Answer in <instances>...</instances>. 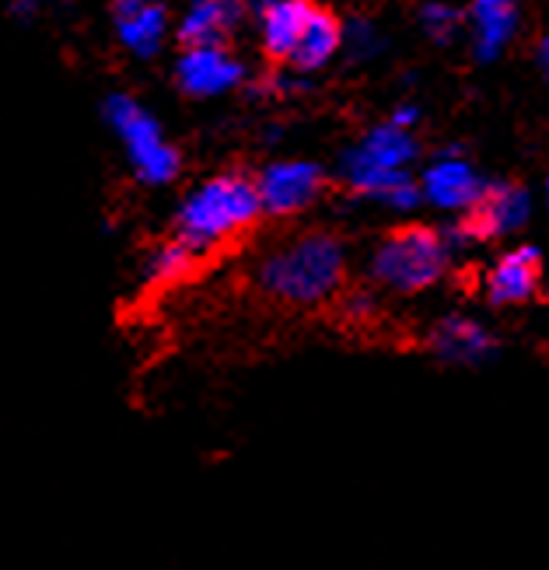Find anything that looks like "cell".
I'll return each mask as SVG.
<instances>
[{"mask_svg":"<svg viewBox=\"0 0 549 570\" xmlns=\"http://www.w3.org/2000/svg\"><path fill=\"white\" fill-rule=\"evenodd\" d=\"M546 207H549V183H546Z\"/></svg>","mask_w":549,"mask_h":570,"instance_id":"cell-23","label":"cell"},{"mask_svg":"<svg viewBox=\"0 0 549 570\" xmlns=\"http://www.w3.org/2000/svg\"><path fill=\"white\" fill-rule=\"evenodd\" d=\"M448 266H452V249H448V242L438 228L403 225L374 242L364 274L371 291L413 297L438 287L448 274Z\"/></svg>","mask_w":549,"mask_h":570,"instance_id":"cell-3","label":"cell"},{"mask_svg":"<svg viewBox=\"0 0 549 570\" xmlns=\"http://www.w3.org/2000/svg\"><path fill=\"white\" fill-rule=\"evenodd\" d=\"M428 351L441 364L455 367H480L497 357V336L483 326L480 318L469 315H444L428 333Z\"/></svg>","mask_w":549,"mask_h":570,"instance_id":"cell-8","label":"cell"},{"mask_svg":"<svg viewBox=\"0 0 549 570\" xmlns=\"http://www.w3.org/2000/svg\"><path fill=\"white\" fill-rule=\"evenodd\" d=\"M351 277V253L333 232H297L256 259L253 284L266 302L291 312L336 305Z\"/></svg>","mask_w":549,"mask_h":570,"instance_id":"cell-1","label":"cell"},{"mask_svg":"<svg viewBox=\"0 0 549 570\" xmlns=\"http://www.w3.org/2000/svg\"><path fill=\"white\" fill-rule=\"evenodd\" d=\"M336 305L351 326H371V322L379 318V294H374L371 287H354V291L346 287Z\"/></svg>","mask_w":549,"mask_h":570,"instance_id":"cell-17","label":"cell"},{"mask_svg":"<svg viewBox=\"0 0 549 570\" xmlns=\"http://www.w3.org/2000/svg\"><path fill=\"white\" fill-rule=\"evenodd\" d=\"M539 60H542V67L549 70V36L542 39V49H539Z\"/></svg>","mask_w":549,"mask_h":570,"instance_id":"cell-22","label":"cell"},{"mask_svg":"<svg viewBox=\"0 0 549 570\" xmlns=\"http://www.w3.org/2000/svg\"><path fill=\"white\" fill-rule=\"evenodd\" d=\"M196 266H199V259L186 249L183 242L165 238L144 253L137 277L147 291H171V287L186 284L196 274Z\"/></svg>","mask_w":549,"mask_h":570,"instance_id":"cell-12","label":"cell"},{"mask_svg":"<svg viewBox=\"0 0 549 570\" xmlns=\"http://www.w3.org/2000/svg\"><path fill=\"white\" fill-rule=\"evenodd\" d=\"M351 36H354V46L361 49V53H364V49H367V42H374V36H371V29H367L364 21H357V24H354V29H351Z\"/></svg>","mask_w":549,"mask_h":570,"instance_id":"cell-20","label":"cell"},{"mask_svg":"<svg viewBox=\"0 0 549 570\" xmlns=\"http://www.w3.org/2000/svg\"><path fill=\"white\" fill-rule=\"evenodd\" d=\"M165 8L161 0H116V29L127 49L137 57H151L165 36Z\"/></svg>","mask_w":549,"mask_h":570,"instance_id":"cell-11","label":"cell"},{"mask_svg":"<svg viewBox=\"0 0 549 570\" xmlns=\"http://www.w3.org/2000/svg\"><path fill=\"white\" fill-rule=\"evenodd\" d=\"M416 116H420V112H416L413 106H403V109H395V112H392L389 122H392V127H399V130H413Z\"/></svg>","mask_w":549,"mask_h":570,"instance_id":"cell-19","label":"cell"},{"mask_svg":"<svg viewBox=\"0 0 549 570\" xmlns=\"http://www.w3.org/2000/svg\"><path fill=\"white\" fill-rule=\"evenodd\" d=\"M529 214H532V200L526 189L518 183H497L483 189L480 204L459 220V228L469 245L490 242V238H504L518 232L529 220Z\"/></svg>","mask_w":549,"mask_h":570,"instance_id":"cell-6","label":"cell"},{"mask_svg":"<svg viewBox=\"0 0 549 570\" xmlns=\"http://www.w3.org/2000/svg\"><path fill=\"white\" fill-rule=\"evenodd\" d=\"M263 207L256 196V179L245 171H217V176L193 186L176 210L171 238L204 263L224 249H232L259 225Z\"/></svg>","mask_w":549,"mask_h":570,"instance_id":"cell-2","label":"cell"},{"mask_svg":"<svg viewBox=\"0 0 549 570\" xmlns=\"http://www.w3.org/2000/svg\"><path fill=\"white\" fill-rule=\"evenodd\" d=\"M245 4H253L256 11H269L273 4H277V0H245Z\"/></svg>","mask_w":549,"mask_h":570,"instance_id":"cell-21","label":"cell"},{"mask_svg":"<svg viewBox=\"0 0 549 570\" xmlns=\"http://www.w3.org/2000/svg\"><path fill=\"white\" fill-rule=\"evenodd\" d=\"M416 186H420V200H428L444 214H462V217L480 204V196L487 189L480 171L459 151H448L438 161H431Z\"/></svg>","mask_w":549,"mask_h":570,"instance_id":"cell-7","label":"cell"},{"mask_svg":"<svg viewBox=\"0 0 549 570\" xmlns=\"http://www.w3.org/2000/svg\"><path fill=\"white\" fill-rule=\"evenodd\" d=\"M326 186H330L326 168L305 158L269 161L256 176V196L263 217H277V220L302 217L305 210H312L322 200Z\"/></svg>","mask_w":549,"mask_h":570,"instance_id":"cell-5","label":"cell"},{"mask_svg":"<svg viewBox=\"0 0 549 570\" xmlns=\"http://www.w3.org/2000/svg\"><path fill=\"white\" fill-rule=\"evenodd\" d=\"M420 24L428 29V36L431 39H438V42H448L455 36V29H459V11L455 8H448V4H423V11H420Z\"/></svg>","mask_w":549,"mask_h":570,"instance_id":"cell-18","label":"cell"},{"mask_svg":"<svg viewBox=\"0 0 549 570\" xmlns=\"http://www.w3.org/2000/svg\"><path fill=\"white\" fill-rule=\"evenodd\" d=\"M176 78L186 95L210 98V95L232 91L242 81V63L224 46H196L183 53Z\"/></svg>","mask_w":549,"mask_h":570,"instance_id":"cell-10","label":"cell"},{"mask_svg":"<svg viewBox=\"0 0 549 570\" xmlns=\"http://www.w3.org/2000/svg\"><path fill=\"white\" fill-rule=\"evenodd\" d=\"M542 287V253L532 245H518L508 249L487 269V302L490 305H526Z\"/></svg>","mask_w":549,"mask_h":570,"instance_id":"cell-9","label":"cell"},{"mask_svg":"<svg viewBox=\"0 0 549 570\" xmlns=\"http://www.w3.org/2000/svg\"><path fill=\"white\" fill-rule=\"evenodd\" d=\"M343 42V32H340V21L333 18V11H322V8H312L305 29H302V39H297L291 60L302 67V70H315L322 63H330V57L340 49Z\"/></svg>","mask_w":549,"mask_h":570,"instance_id":"cell-16","label":"cell"},{"mask_svg":"<svg viewBox=\"0 0 549 570\" xmlns=\"http://www.w3.org/2000/svg\"><path fill=\"white\" fill-rule=\"evenodd\" d=\"M518 8L514 0H477L472 4V32H477V53L483 60H493L508 39L514 36Z\"/></svg>","mask_w":549,"mask_h":570,"instance_id":"cell-15","label":"cell"},{"mask_svg":"<svg viewBox=\"0 0 549 570\" xmlns=\"http://www.w3.org/2000/svg\"><path fill=\"white\" fill-rule=\"evenodd\" d=\"M242 14V0H193L179 24V39L196 49V46H220L224 36L235 29Z\"/></svg>","mask_w":549,"mask_h":570,"instance_id":"cell-13","label":"cell"},{"mask_svg":"<svg viewBox=\"0 0 549 570\" xmlns=\"http://www.w3.org/2000/svg\"><path fill=\"white\" fill-rule=\"evenodd\" d=\"M308 14V0H277L269 11H263V46L273 60H291Z\"/></svg>","mask_w":549,"mask_h":570,"instance_id":"cell-14","label":"cell"},{"mask_svg":"<svg viewBox=\"0 0 549 570\" xmlns=\"http://www.w3.org/2000/svg\"><path fill=\"white\" fill-rule=\"evenodd\" d=\"M106 119L130 158L134 176L144 186H168L179 179L183 158L176 151V144H168L158 119L140 102H134L130 95H112L106 106Z\"/></svg>","mask_w":549,"mask_h":570,"instance_id":"cell-4","label":"cell"}]
</instances>
